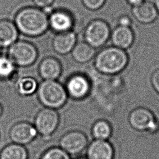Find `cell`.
Listing matches in <instances>:
<instances>
[{
    "label": "cell",
    "mask_w": 159,
    "mask_h": 159,
    "mask_svg": "<svg viewBox=\"0 0 159 159\" xmlns=\"http://www.w3.org/2000/svg\"><path fill=\"white\" fill-rule=\"evenodd\" d=\"M14 22L19 32L30 37L40 36L49 28L48 15L45 10L36 6L19 9L15 15Z\"/></svg>",
    "instance_id": "obj_1"
},
{
    "label": "cell",
    "mask_w": 159,
    "mask_h": 159,
    "mask_svg": "<svg viewBox=\"0 0 159 159\" xmlns=\"http://www.w3.org/2000/svg\"><path fill=\"white\" fill-rule=\"evenodd\" d=\"M129 57L125 50L114 45L103 48L94 60V66L100 73L114 75L122 71L127 66Z\"/></svg>",
    "instance_id": "obj_2"
},
{
    "label": "cell",
    "mask_w": 159,
    "mask_h": 159,
    "mask_svg": "<svg viewBox=\"0 0 159 159\" xmlns=\"http://www.w3.org/2000/svg\"><path fill=\"white\" fill-rule=\"evenodd\" d=\"M36 93L44 107L55 110L62 107L68 98L65 86L57 80H43L39 84Z\"/></svg>",
    "instance_id": "obj_3"
},
{
    "label": "cell",
    "mask_w": 159,
    "mask_h": 159,
    "mask_svg": "<svg viewBox=\"0 0 159 159\" xmlns=\"http://www.w3.org/2000/svg\"><path fill=\"white\" fill-rule=\"evenodd\" d=\"M38 55L36 47L26 40H17L8 47L7 55L14 65L19 67H27L33 65Z\"/></svg>",
    "instance_id": "obj_4"
},
{
    "label": "cell",
    "mask_w": 159,
    "mask_h": 159,
    "mask_svg": "<svg viewBox=\"0 0 159 159\" xmlns=\"http://www.w3.org/2000/svg\"><path fill=\"white\" fill-rule=\"evenodd\" d=\"M111 32L110 26L104 20L101 19L92 20L84 28L83 32L84 42L94 48L101 47L109 39Z\"/></svg>",
    "instance_id": "obj_5"
},
{
    "label": "cell",
    "mask_w": 159,
    "mask_h": 159,
    "mask_svg": "<svg viewBox=\"0 0 159 159\" xmlns=\"http://www.w3.org/2000/svg\"><path fill=\"white\" fill-rule=\"evenodd\" d=\"M60 116L55 109L43 107L35 115L34 125L38 134L42 137H50L58 128Z\"/></svg>",
    "instance_id": "obj_6"
},
{
    "label": "cell",
    "mask_w": 159,
    "mask_h": 159,
    "mask_svg": "<svg viewBox=\"0 0 159 159\" xmlns=\"http://www.w3.org/2000/svg\"><path fill=\"white\" fill-rule=\"evenodd\" d=\"M129 122L133 129L138 131L153 132L158 127L153 114L145 107H137L131 111L129 116Z\"/></svg>",
    "instance_id": "obj_7"
},
{
    "label": "cell",
    "mask_w": 159,
    "mask_h": 159,
    "mask_svg": "<svg viewBox=\"0 0 159 159\" xmlns=\"http://www.w3.org/2000/svg\"><path fill=\"white\" fill-rule=\"evenodd\" d=\"M88 145L86 134L80 130H71L59 140V147L70 155H76L86 148Z\"/></svg>",
    "instance_id": "obj_8"
},
{
    "label": "cell",
    "mask_w": 159,
    "mask_h": 159,
    "mask_svg": "<svg viewBox=\"0 0 159 159\" xmlns=\"http://www.w3.org/2000/svg\"><path fill=\"white\" fill-rule=\"evenodd\" d=\"M48 15L49 28L55 34L73 30L75 20L69 11L65 9H57L52 10Z\"/></svg>",
    "instance_id": "obj_9"
},
{
    "label": "cell",
    "mask_w": 159,
    "mask_h": 159,
    "mask_svg": "<svg viewBox=\"0 0 159 159\" xmlns=\"http://www.w3.org/2000/svg\"><path fill=\"white\" fill-rule=\"evenodd\" d=\"M37 135V131L34 124L26 121L14 124L9 131V137L12 143L24 146L31 143Z\"/></svg>",
    "instance_id": "obj_10"
},
{
    "label": "cell",
    "mask_w": 159,
    "mask_h": 159,
    "mask_svg": "<svg viewBox=\"0 0 159 159\" xmlns=\"http://www.w3.org/2000/svg\"><path fill=\"white\" fill-rule=\"evenodd\" d=\"M65 88L69 97L75 100H81L88 96L91 84L86 76L75 74L68 78Z\"/></svg>",
    "instance_id": "obj_11"
},
{
    "label": "cell",
    "mask_w": 159,
    "mask_h": 159,
    "mask_svg": "<svg viewBox=\"0 0 159 159\" xmlns=\"http://www.w3.org/2000/svg\"><path fill=\"white\" fill-rule=\"evenodd\" d=\"M114 148L108 140H94L86 147L87 159H114Z\"/></svg>",
    "instance_id": "obj_12"
},
{
    "label": "cell",
    "mask_w": 159,
    "mask_h": 159,
    "mask_svg": "<svg viewBox=\"0 0 159 159\" xmlns=\"http://www.w3.org/2000/svg\"><path fill=\"white\" fill-rule=\"evenodd\" d=\"M77 43V36L73 31L56 33L52 40L53 50L59 55H66L71 53Z\"/></svg>",
    "instance_id": "obj_13"
},
{
    "label": "cell",
    "mask_w": 159,
    "mask_h": 159,
    "mask_svg": "<svg viewBox=\"0 0 159 159\" xmlns=\"http://www.w3.org/2000/svg\"><path fill=\"white\" fill-rule=\"evenodd\" d=\"M38 72L43 80H57L61 74L62 66L57 58L47 57L39 63Z\"/></svg>",
    "instance_id": "obj_14"
},
{
    "label": "cell",
    "mask_w": 159,
    "mask_h": 159,
    "mask_svg": "<svg viewBox=\"0 0 159 159\" xmlns=\"http://www.w3.org/2000/svg\"><path fill=\"white\" fill-rule=\"evenodd\" d=\"M110 38L114 46L125 50L133 44L134 33L130 27L118 25L111 31Z\"/></svg>",
    "instance_id": "obj_15"
},
{
    "label": "cell",
    "mask_w": 159,
    "mask_h": 159,
    "mask_svg": "<svg viewBox=\"0 0 159 159\" xmlns=\"http://www.w3.org/2000/svg\"><path fill=\"white\" fill-rule=\"evenodd\" d=\"M132 13L139 22L142 24H150L157 18L158 12L154 4L149 1H143L140 4L134 6Z\"/></svg>",
    "instance_id": "obj_16"
},
{
    "label": "cell",
    "mask_w": 159,
    "mask_h": 159,
    "mask_svg": "<svg viewBox=\"0 0 159 159\" xmlns=\"http://www.w3.org/2000/svg\"><path fill=\"white\" fill-rule=\"evenodd\" d=\"M19 30L15 23L9 19L0 20V46L9 47L17 40Z\"/></svg>",
    "instance_id": "obj_17"
},
{
    "label": "cell",
    "mask_w": 159,
    "mask_h": 159,
    "mask_svg": "<svg viewBox=\"0 0 159 159\" xmlns=\"http://www.w3.org/2000/svg\"><path fill=\"white\" fill-rule=\"evenodd\" d=\"M95 49L85 42H80L75 44L71 53L76 62L85 63L94 58L96 54Z\"/></svg>",
    "instance_id": "obj_18"
},
{
    "label": "cell",
    "mask_w": 159,
    "mask_h": 159,
    "mask_svg": "<svg viewBox=\"0 0 159 159\" xmlns=\"http://www.w3.org/2000/svg\"><path fill=\"white\" fill-rule=\"evenodd\" d=\"M29 153L24 145L11 143L0 152V159H28Z\"/></svg>",
    "instance_id": "obj_19"
},
{
    "label": "cell",
    "mask_w": 159,
    "mask_h": 159,
    "mask_svg": "<svg viewBox=\"0 0 159 159\" xmlns=\"http://www.w3.org/2000/svg\"><path fill=\"white\" fill-rule=\"evenodd\" d=\"M37 80L32 76L19 78L16 82L15 88L18 94L21 96H29L36 93L38 88Z\"/></svg>",
    "instance_id": "obj_20"
},
{
    "label": "cell",
    "mask_w": 159,
    "mask_h": 159,
    "mask_svg": "<svg viewBox=\"0 0 159 159\" xmlns=\"http://www.w3.org/2000/svg\"><path fill=\"white\" fill-rule=\"evenodd\" d=\"M112 133V126L106 120H98L93 124L91 127V134L95 140H108Z\"/></svg>",
    "instance_id": "obj_21"
},
{
    "label": "cell",
    "mask_w": 159,
    "mask_h": 159,
    "mask_svg": "<svg viewBox=\"0 0 159 159\" xmlns=\"http://www.w3.org/2000/svg\"><path fill=\"white\" fill-rule=\"evenodd\" d=\"M16 66L7 57L0 55V79L7 80L15 73Z\"/></svg>",
    "instance_id": "obj_22"
},
{
    "label": "cell",
    "mask_w": 159,
    "mask_h": 159,
    "mask_svg": "<svg viewBox=\"0 0 159 159\" xmlns=\"http://www.w3.org/2000/svg\"><path fill=\"white\" fill-rule=\"evenodd\" d=\"M40 159H71L70 155L58 147H52L46 150Z\"/></svg>",
    "instance_id": "obj_23"
},
{
    "label": "cell",
    "mask_w": 159,
    "mask_h": 159,
    "mask_svg": "<svg viewBox=\"0 0 159 159\" xmlns=\"http://www.w3.org/2000/svg\"><path fill=\"white\" fill-rule=\"evenodd\" d=\"M107 0H81L83 6L90 11H96L101 8Z\"/></svg>",
    "instance_id": "obj_24"
},
{
    "label": "cell",
    "mask_w": 159,
    "mask_h": 159,
    "mask_svg": "<svg viewBox=\"0 0 159 159\" xmlns=\"http://www.w3.org/2000/svg\"><path fill=\"white\" fill-rule=\"evenodd\" d=\"M36 7L43 10L50 7L55 0H32Z\"/></svg>",
    "instance_id": "obj_25"
},
{
    "label": "cell",
    "mask_w": 159,
    "mask_h": 159,
    "mask_svg": "<svg viewBox=\"0 0 159 159\" xmlns=\"http://www.w3.org/2000/svg\"><path fill=\"white\" fill-rule=\"evenodd\" d=\"M151 83L154 89L159 94V68L155 70L152 74Z\"/></svg>",
    "instance_id": "obj_26"
},
{
    "label": "cell",
    "mask_w": 159,
    "mask_h": 159,
    "mask_svg": "<svg viewBox=\"0 0 159 159\" xmlns=\"http://www.w3.org/2000/svg\"><path fill=\"white\" fill-rule=\"evenodd\" d=\"M131 22H132L131 19L128 16L123 15V16H121L118 19V25H119L130 27Z\"/></svg>",
    "instance_id": "obj_27"
},
{
    "label": "cell",
    "mask_w": 159,
    "mask_h": 159,
    "mask_svg": "<svg viewBox=\"0 0 159 159\" xmlns=\"http://www.w3.org/2000/svg\"><path fill=\"white\" fill-rule=\"evenodd\" d=\"M126 1L130 5H131L133 7L139 5L141 3H142L143 1H145L144 0H126Z\"/></svg>",
    "instance_id": "obj_28"
},
{
    "label": "cell",
    "mask_w": 159,
    "mask_h": 159,
    "mask_svg": "<svg viewBox=\"0 0 159 159\" xmlns=\"http://www.w3.org/2000/svg\"><path fill=\"white\" fill-rule=\"evenodd\" d=\"M154 5H155L158 12L159 13V0H155L154 1Z\"/></svg>",
    "instance_id": "obj_29"
},
{
    "label": "cell",
    "mask_w": 159,
    "mask_h": 159,
    "mask_svg": "<svg viewBox=\"0 0 159 159\" xmlns=\"http://www.w3.org/2000/svg\"><path fill=\"white\" fill-rule=\"evenodd\" d=\"M2 107L1 104H0V116L2 114Z\"/></svg>",
    "instance_id": "obj_30"
},
{
    "label": "cell",
    "mask_w": 159,
    "mask_h": 159,
    "mask_svg": "<svg viewBox=\"0 0 159 159\" xmlns=\"http://www.w3.org/2000/svg\"><path fill=\"white\" fill-rule=\"evenodd\" d=\"M76 159H87V158L86 157H80V158H76Z\"/></svg>",
    "instance_id": "obj_31"
},
{
    "label": "cell",
    "mask_w": 159,
    "mask_h": 159,
    "mask_svg": "<svg viewBox=\"0 0 159 159\" xmlns=\"http://www.w3.org/2000/svg\"><path fill=\"white\" fill-rule=\"evenodd\" d=\"M1 48H2V47L0 46V52H1Z\"/></svg>",
    "instance_id": "obj_32"
}]
</instances>
